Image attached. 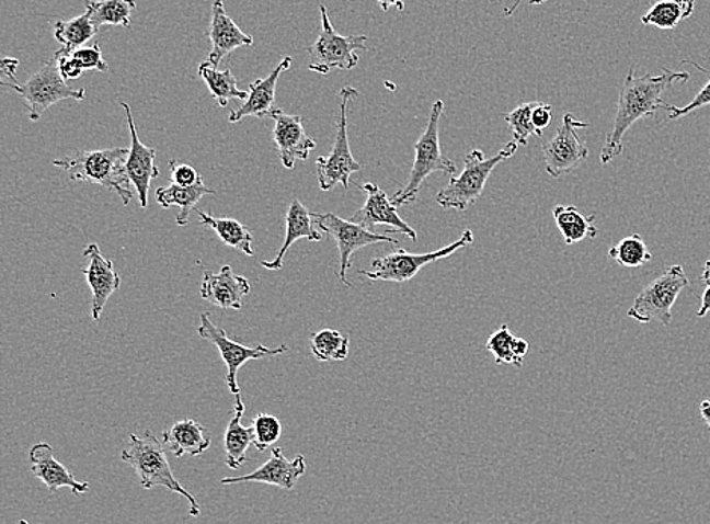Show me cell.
I'll list each match as a JSON object with an SVG mask.
<instances>
[{
  "instance_id": "obj_10",
  "label": "cell",
  "mask_w": 710,
  "mask_h": 524,
  "mask_svg": "<svg viewBox=\"0 0 710 524\" xmlns=\"http://www.w3.org/2000/svg\"><path fill=\"white\" fill-rule=\"evenodd\" d=\"M474 243L473 230H463L461 237L454 243L446 246V248L434 250L430 253H415L408 252L406 249L396 250V252L388 253L382 258H375L371 261V270H359V275L367 277L371 281H387L396 282V284H404L410 282L412 277L419 275L420 270L424 265L432 264L439 260L454 255L459 250L468 248Z\"/></svg>"
},
{
  "instance_id": "obj_23",
  "label": "cell",
  "mask_w": 710,
  "mask_h": 524,
  "mask_svg": "<svg viewBox=\"0 0 710 524\" xmlns=\"http://www.w3.org/2000/svg\"><path fill=\"white\" fill-rule=\"evenodd\" d=\"M285 221H287V232H285L284 246L279 253L275 260L261 262L264 269L273 270V272L284 267V258L296 241L304 240V238L309 241L323 240V233L317 228L312 213H309L307 206L301 204L299 198H293Z\"/></svg>"
},
{
  "instance_id": "obj_24",
  "label": "cell",
  "mask_w": 710,
  "mask_h": 524,
  "mask_svg": "<svg viewBox=\"0 0 710 524\" xmlns=\"http://www.w3.org/2000/svg\"><path fill=\"white\" fill-rule=\"evenodd\" d=\"M162 442L174 456H201L211 447V436L206 434L204 424L194 420H180L162 432Z\"/></svg>"
},
{
  "instance_id": "obj_47",
  "label": "cell",
  "mask_w": 710,
  "mask_h": 524,
  "mask_svg": "<svg viewBox=\"0 0 710 524\" xmlns=\"http://www.w3.org/2000/svg\"><path fill=\"white\" fill-rule=\"evenodd\" d=\"M522 2H523V0H515L514 5L511 7V8H507V10L505 11V15L514 14L515 11H517V8L519 7V3H522ZM546 2H547V0H530V7L542 5V3H546Z\"/></svg>"
},
{
  "instance_id": "obj_3",
  "label": "cell",
  "mask_w": 710,
  "mask_h": 524,
  "mask_svg": "<svg viewBox=\"0 0 710 524\" xmlns=\"http://www.w3.org/2000/svg\"><path fill=\"white\" fill-rule=\"evenodd\" d=\"M121 458L123 463L134 468L145 490L162 487L176 492L188 502L192 517L201 515V505L192 492L182 487L180 480L173 475L164 447L152 431H146L142 435L130 434L129 446L122 451Z\"/></svg>"
},
{
  "instance_id": "obj_41",
  "label": "cell",
  "mask_w": 710,
  "mask_h": 524,
  "mask_svg": "<svg viewBox=\"0 0 710 524\" xmlns=\"http://www.w3.org/2000/svg\"><path fill=\"white\" fill-rule=\"evenodd\" d=\"M54 58L57 59L59 75L65 81H75V79L81 78L83 69L77 59L71 57V54L58 50L55 52Z\"/></svg>"
},
{
  "instance_id": "obj_42",
  "label": "cell",
  "mask_w": 710,
  "mask_h": 524,
  "mask_svg": "<svg viewBox=\"0 0 710 524\" xmlns=\"http://www.w3.org/2000/svg\"><path fill=\"white\" fill-rule=\"evenodd\" d=\"M551 113H553L551 105L538 102L537 109H535L534 114H531V121H534V125L537 126V129L545 133V129L551 123Z\"/></svg>"
},
{
  "instance_id": "obj_7",
  "label": "cell",
  "mask_w": 710,
  "mask_h": 524,
  "mask_svg": "<svg viewBox=\"0 0 710 524\" xmlns=\"http://www.w3.org/2000/svg\"><path fill=\"white\" fill-rule=\"evenodd\" d=\"M2 86L25 99L30 106L31 122H38L55 103L66 101V99H75V101L87 99L85 90H75L67 86V81L59 75L55 58L39 67L25 83H19L15 79L10 82L2 81Z\"/></svg>"
},
{
  "instance_id": "obj_11",
  "label": "cell",
  "mask_w": 710,
  "mask_h": 524,
  "mask_svg": "<svg viewBox=\"0 0 710 524\" xmlns=\"http://www.w3.org/2000/svg\"><path fill=\"white\" fill-rule=\"evenodd\" d=\"M198 335L201 339L209 341L218 349V352L221 353V358H224L226 367H228V376H226V384H228L229 391L236 397V399H241L240 385H238L237 375L240 372V368L243 367L245 363H249L250 360H260L265 358V356H277L282 353L288 352L287 345H280V348L270 349L265 348L263 344L257 345H244L237 343L229 339L228 333L225 329L216 327L211 321V316L208 312H204L201 316V327L197 329Z\"/></svg>"
},
{
  "instance_id": "obj_48",
  "label": "cell",
  "mask_w": 710,
  "mask_h": 524,
  "mask_svg": "<svg viewBox=\"0 0 710 524\" xmlns=\"http://www.w3.org/2000/svg\"><path fill=\"white\" fill-rule=\"evenodd\" d=\"M703 281L706 284H710V260L705 264Z\"/></svg>"
},
{
  "instance_id": "obj_4",
  "label": "cell",
  "mask_w": 710,
  "mask_h": 524,
  "mask_svg": "<svg viewBox=\"0 0 710 524\" xmlns=\"http://www.w3.org/2000/svg\"><path fill=\"white\" fill-rule=\"evenodd\" d=\"M443 101H436L432 105L426 129L415 141V160L414 164H412L410 180L392 197L397 208L406 204H414L420 189L432 173L442 172L455 176L456 172H458V167L454 161L444 157L442 146H439V118L443 117Z\"/></svg>"
},
{
  "instance_id": "obj_39",
  "label": "cell",
  "mask_w": 710,
  "mask_h": 524,
  "mask_svg": "<svg viewBox=\"0 0 710 524\" xmlns=\"http://www.w3.org/2000/svg\"><path fill=\"white\" fill-rule=\"evenodd\" d=\"M708 105H710V79L706 82L703 89L698 91L691 103L686 106L666 105L665 111H668V117L672 121H678V118L686 117V115L692 114L694 111Z\"/></svg>"
},
{
  "instance_id": "obj_44",
  "label": "cell",
  "mask_w": 710,
  "mask_h": 524,
  "mask_svg": "<svg viewBox=\"0 0 710 524\" xmlns=\"http://www.w3.org/2000/svg\"><path fill=\"white\" fill-rule=\"evenodd\" d=\"M379 3V7L382 8V11L387 13L390 11V8L394 7L397 11L404 10V0H376Z\"/></svg>"
},
{
  "instance_id": "obj_27",
  "label": "cell",
  "mask_w": 710,
  "mask_h": 524,
  "mask_svg": "<svg viewBox=\"0 0 710 524\" xmlns=\"http://www.w3.org/2000/svg\"><path fill=\"white\" fill-rule=\"evenodd\" d=\"M554 221L559 232L562 233L565 244H576L585 240V238L597 237L598 229L594 226L595 216H586L577 206L574 205H558L553 208Z\"/></svg>"
},
{
  "instance_id": "obj_9",
  "label": "cell",
  "mask_w": 710,
  "mask_h": 524,
  "mask_svg": "<svg viewBox=\"0 0 710 524\" xmlns=\"http://www.w3.org/2000/svg\"><path fill=\"white\" fill-rule=\"evenodd\" d=\"M688 287L689 280L684 265H672L642 289L630 307L628 316L640 323L660 321L664 327H668L673 320L674 304L680 293Z\"/></svg>"
},
{
  "instance_id": "obj_5",
  "label": "cell",
  "mask_w": 710,
  "mask_h": 524,
  "mask_svg": "<svg viewBox=\"0 0 710 524\" xmlns=\"http://www.w3.org/2000/svg\"><path fill=\"white\" fill-rule=\"evenodd\" d=\"M518 145L515 141L507 143L505 148L500 150L493 158L483 157L480 149L471 150L463 158V170L459 176H451L448 184L442 192L436 194V202L444 209H456L467 212L468 206L476 204L482 196L488 178L494 172L500 162L509 160L517 152Z\"/></svg>"
},
{
  "instance_id": "obj_28",
  "label": "cell",
  "mask_w": 710,
  "mask_h": 524,
  "mask_svg": "<svg viewBox=\"0 0 710 524\" xmlns=\"http://www.w3.org/2000/svg\"><path fill=\"white\" fill-rule=\"evenodd\" d=\"M197 214L201 225L213 229L226 246L240 250L244 255H255V250H253V236L248 226L240 224L236 218L214 217L213 214L204 212H197Z\"/></svg>"
},
{
  "instance_id": "obj_17",
  "label": "cell",
  "mask_w": 710,
  "mask_h": 524,
  "mask_svg": "<svg viewBox=\"0 0 710 524\" xmlns=\"http://www.w3.org/2000/svg\"><path fill=\"white\" fill-rule=\"evenodd\" d=\"M122 106L125 110L126 117H128L130 133V148L125 164L126 174H128L130 184L134 185L135 192L140 198L141 208L146 209L149 204L150 184H152L154 178L160 176V169L154 166L157 150L142 145L140 138H138L137 129H135L134 117L128 103L122 102Z\"/></svg>"
},
{
  "instance_id": "obj_29",
  "label": "cell",
  "mask_w": 710,
  "mask_h": 524,
  "mask_svg": "<svg viewBox=\"0 0 710 524\" xmlns=\"http://www.w3.org/2000/svg\"><path fill=\"white\" fill-rule=\"evenodd\" d=\"M198 77L204 79L209 93L216 99L217 105L220 109H226L228 103L233 101V99L245 101L249 96L248 91L238 89L237 78L233 77L231 69L220 71L218 67H214L208 61H205L198 66Z\"/></svg>"
},
{
  "instance_id": "obj_32",
  "label": "cell",
  "mask_w": 710,
  "mask_h": 524,
  "mask_svg": "<svg viewBox=\"0 0 710 524\" xmlns=\"http://www.w3.org/2000/svg\"><path fill=\"white\" fill-rule=\"evenodd\" d=\"M486 349L488 352L493 353L495 364H513L522 368L523 361L529 352V343L515 337L507 324H502L486 341Z\"/></svg>"
},
{
  "instance_id": "obj_26",
  "label": "cell",
  "mask_w": 710,
  "mask_h": 524,
  "mask_svg": "<svg viewBox=\"0 0 710 524\" xmlns=\"http://www.w3.org/2000/svg\"><path fill=\"white\" fill-rule=\"evenodd\" d=\"M214 190L205 185L204 178L197 184L190 186H181L170 184L169 186H161L154 193L158 204L162 208H170V206H178L181 209L176 217V224L186 226L190 221V214L196 208L197 202L206 194H214Z\"/></svg>"
},
{
  "instance_id": "obj_18",
  "label": "cell",
  "mask_w": 710,
  "mask_h": 524,
  "mask_svg": "<svg viewBox=\"0 0 710 524\" xmlns=\"http://www.w3.org/2000/svg\"><path fill=\"white\" fill-rule=\"evenodd\" d=\"M83 257L89 258V267L83 269L82 273L93 293L91 317L99 323L106 301L121 288V276L114 269V262L102 255L98 244L87 246L83 249Z\"/></svg>"
},
{
  "instance_id": "obj_14",
  "label": "cell",
  "mask_w": 710,
  "mask_h": 524,
  "mask_svg": "<svg viewBox=\"0 0 710 524\" xmlns=\"http://www.w3.org/2000/svg\"><path fill=\"white\" fill-rule=\"evenodd\" d=\"M359 189L367 194V198H365L363 208L353 214L352 221L364 226L365 229L371 230V232H375L376 226L383 225L387 226V236L390 232H399L412 241L419 240L415 229H412V226L400 217L399 208L378 184L365 182V184L359 185Z\"/></svg>"
},
{
  "instance_id": "obj_15",
  "label": "cell",
  "mask_w": 710,
  "mask_h": 524,
  "mask_svg": "<svg viewBox=\"0 0 710 524\" xmlns=\"http://www.w3.org/2000/svg\"><path fill=\"white\" fill-rule=\"evenodd\" d=\"M270 117L275 122L273 140L282 166L293 170L297 161H307L311 150L316 149L317 143L305 130L304 118L300 115L287 114L279 109L273 110Z\"/></svg>"
},
{
  "instance_id": "obj_43",
  "label": "cell",
  "mask_w": 710,
  "mask_h": 524,
  "mask_svg": "<svg viewBox=\"0 0 710 524\" xmlns=\"http://www.w3.org/2000/svg\"><path fill=\"white\" fill-rule=\"evenodd\" d=\"M19 61L13 58H5L2 61V71L10 81H15V70H18Z\"/></svg>"
},
{
  "instance_id": "obj_19",
  "label": "cell",
  "mask_w": 710,
  "mask_h": 524,
  "mask_svg": "<svg viewBox=\"0 0 710 524\" xmlns=\"http://www.w3.org/2000/svg\"><path fill=\"white\" fill-rule=\"evenodd\" d=\"M208 38L211 42L208 62L214 67L220 66V62L238 47L253 46V37L244 34L226 13L224 0H214Z\"/></svg>"
},
{
  "instance_id": "obj_13",
  "label": "cell",
  "mask_w": 710,
  "mask_h": 524,
  "mask_svg": "<svg viewBox=\"0 0 710 524\" xmlns=\"http://www.w3.org/2000/svg\"><path fill=\"white\" fill-rule=\"evenodd\" d=\"M589 123L579 122L574 115H563V123L557 134L542 145L545 153L546 172L553 180L565 176L576 170L583 161L588 160L589 150L581 141L577 130L588 128Z\"/></svg>"
},
{
  "instance_id": "obj_1",
  "label": "cell",
  "mask_w": 710,
  "mask_h": 524,
  "mask_svg": "<svg viewBox=\"0 0 710 524\" xmlns=\"http://www.w3.org/2000/svg\"><path fill=\"white\" fill-rule=\"evenodd\" d=\"M689 79L691 75L688 71L669 69H665L660 77H652V75L634 77V69L630 67L628 77L622 82L612 129L606 135L605 146L602 149V164H609L615 158L620 157L625 150V135L634 123L666 109V103L662 101V94L666 90L672 89L676 83L688 82Z\"/></svg>"
},
{
  "instance_id": "obj_35",
  "label": "cell",
  "mask_w": 710,
  "mask_h": 524,
  "mask_svg": "<svg viewBox=\"0 0 710 524\" xmlns=\"http://www.w3.org/2000/svg\"><path fill=\"white\" fill-rule=\"evenodd\" d=\"M609 257L622 267L638 269L653 260L652 252L646 248L640 233L622 238L620 243L609 249Z\"/></svg>"
},
{
  "instance_id": "obj_30",
  "label": "cell",
  "mask_w": 710,
  "mask_h": 524,
  "mask_svg": "<svg viewBox=\"0 0 710 524\" xmlns=\"http://www.w3.org/2000/svg\"><path fill=\"white\" fill-rule=\"evenodd\" d=\"M87 13L91 22L98 27L102 26H130L137 2L135 0H85Z\"/></svg>"
},
{
  "instance_id": "obj_31",
  "label": "cell",
  "mask_w": 710,
  "mask_h": 524,
  "mask_svg": "<svg viewBox=\"0 0 710 524\" xmlns=\"http://www.w3.org/2000/svg\"><path fill=\"white\" fill-rule=\"evenodd\" d=\"M98 31V27L91 22L90 14L85 11V13L75 19L58 20L55 23L54 35L61 45L59 50L71 54V52L81 49L87 43L91 42Z\"/></svg>"
},
{
  "instance_id": "obj_25",
  "label": "cell",
  "mask_w": 710,
  "mask_h": 524,
  "mask_svg": "<svg viewBox=\"0 0 710 524\" xmlns=\"http://www.w3.org/2000/svg\"><path fill=\"white\" fill-rule=\"evenodd\" d=\"M244 411L245 407L243 400L237 399L232 419L229 420L228 428H226L225 431V463L226 466L232 468V470H238V468L248 463V448L255 443L252 426L245 428L241 424Z\"/></svg>"
},
{
  "instance_id": "obj_8",
  "label": "cell",
  "mask_w": 710,
  "mask_h": 524,
  "mask_svg": "<svg viewBox=\"0 0 710 524\" xmlns=\"http://www.w3.org/2000/svg\"><path fill=\"white\" fill-rule=\"evenodd\" d=\"M321 31L307 52L312 58L309 70L328 75L331 70H352L359 65L356 50H367V35H340L333 30L327 7L320 5Z\"/></svg>"
},
{
  "instance_id": "obj_22",
  "label": "cell",
  "mask_w": 710,
  "mask_h": 524,
  "mask_svg": "<svg viewBox=\"0 0 710 524\" xmlns=\"http://www.w3.org/2000/svg\"><path fill=\"white\" fill-rule=\"evenodd\" d=\"M291 57H285L267 78L250 83L248 99L240 109L229 114V123H238L245 117L263 118L265 115H270L275 110L273 105L276 101L277 82H279L280 75L291 67Z\"/></svg>"
},
{
  "instance_id": "obj_21",
  "label": "cell",
  "mask_w": 710,
  "mask_h": 524,
  "mask_svg": "<svg viewBox=\"0 0 710 524\" xmlns=\"http://www.w3.org/2000/svg\"><path fill=\"white\" fill-rule=\"evenodd\" d=\"M31 471L35 478L42 480L50 492H57L61 488H70L75 495H81L90 490L89 482L77 480L73 475L57 458L54 447L47 443L35 444L30 452Z\"/></svg>"
},
{
  "instance_id": "obj_16",
  "label": "cell",
  "mask_w": 710,
  "mask_h": 524,
  "mask_svg": "<svg viewBox=\"0 0 710 524\" xmlns=\"http://www.w3.org/2000/svg\"><path fill=\"white\" fill-rule=\"evenodd\" d=\"M305 474H307V459L304 455H297L295 459L288 460L285 458L282 447H273L272 456L267 463L256 468L255 471L237 476V478H224L220 483L221 486H232V483L260 482L291 491L295 490L297 480Z\"/></svg>"
},
{
  "instance_id": "obj_2",
  "label": "cell",
  "mask_w": 710,
  "mask_h": 524,
  "mask_svg": "<svg viewBox=\"0 0 710 524\" xmlns=\"http://www.w3.org/2000/svg\"><path fill=\"white\" fill-rule=\"evenodd\" d=\"M129 149L114 148L82 152L75 150L70 157L55 160L54 166L66 170L71 181L89 182L108 189L122 198L123 205H129L134 192L126 174V160Z\"/></svg>"
},
{
  "instance_id": "obj_45",
  "label": "cell",
  "mask_w": 710,
  "mask_h": 524,
  "mask_svg": "<svg viewBox=\"0 0 710 524\" xmlns=\"http://www.w3.org/2000/svg\"><path fill=\"white\" fill-rule=\"evenodd\" d=\"M708 312H710V284H708L703 296H701V307L698 309L697 317H705Z\"/></svg>"
},
{
  "instance_id": "obj_46",
  "label": "cell",
  "mask_w": 710,
  "mask_h": 524,
  "mask_svg": "<svg viewBox=\"0 0 710 524\" xmlns=\"http://www.w3.org/2000/svg\"><path fill=\"white\" fill-rule=\"evenodd\" d=\"M700 415L706 423V426L710 429V399L703 400L700 405Z\"/></svg>"
},
{
  "instance_id": "obj_38",
  "label": "cell",
  "mask_w": 710,
  "mask_h": 524,
  "mask_svg": "<svg viewBox=\"0 0 710 524\" xmlns=\"http://www.w3.org/2000/svg\"><path fill=\"white\" fill-rule=\"evenodd\" d=\"M71 57L77 59L79 65H81L83 71L85 70H99V71H108L110 67L106 65L105 59H103L102 49L99 45H93L90 47H81L71 52Z\"/></svg>"
},
{
  "instance_id": "obj_34",
  "label": "cell",
  "mask_w": 710,
  "mask_h": 524,
  "mask_svg": "<svg viewBox=\"0 0 710 524\" xmlns=\"http://www.w3.org/2000/svg\"><path fill=\"white\" fill-rule=\"evenodd\" d=\"M348 344L351 340L333 329H323V331L312 333L311 351L317 360L323 361H344L348 356Z\"/></svg>"
},
{
  "instance_id": "obj_37",
  "label": "cell",
  "mask_w": 710,
  "mask_h": 524,
  "mask_svg": "<svg viewBox=\"0 0 710 524\" xmlns=\"http://www.w3.org/2000/svg\"><path fill=\"white\" fill-rule=\"evenodd\" d=\"M253 436H255V447L260 452L267 451L273 444L279 442L282 435V424L277 417L261 412L252 420Z\"/></svg>"
},
{
  "instance_id": "obj_12",
  "label": "cell",
  "mask_w": 710,
  "mask_h": 524,
  "mask_svg": "<svg viewBox=\"0 0 710 524\" xmlns=\"http://www.w3.org/2000/svg\"><path fill=\"white\" fill-rule=\"evenodd\" d=\"M312 217H314L317 228L331 236L339 246V280L346 287H352L351 282L347 281V270L352 267V255L356 250L379 243L399 244L396 238H391L387 233L382 236V233L371 232V230L365 229L364 226L352 220H344V218L333 213L312 214Z\"/></svg>"
},
{
  "instance_id": "obj_36",
  "label": "cell",
  "mask_w": 710,
  "mask_h": 524,
  "mask_svg": "<svg viewBox=\"0 0 710 524\" xmlns=\"http://www.w3.org/2000/svg\"><path fill=\"white\" fill-rule=\"evenodd\" d=\"M538 102H527L518 105L517 109L505 114V121L513 130L514 141L517 145L526 146L530 137H542V130L537 129L531 121V114L537 109Z\"/></svg>"
},
{
  "instance_id": "obj_20",
  "label": "cell",
  "mask_w": 710,
  "mask_h": 524,
  "mask_svg": "<svg viewBox=\"0 0 710 524\" xmlns=\"http://www.w3.org/2000/svg\"><path fill=\"white\" fill-rule=\"evenodd\" d=\"M250 293L248 277L238 276L231 265H224L220 272H205L202 281V299L221 309L243 308V299Z\"/></svg>"
},
{
  "instance_id": "obj_6",
  "label": "cell",
  "mask_w": 710,
  "mask_h": 524,
  "mask_svg": "<svg viewBox=\"0 0 710 524\" xmlns=\"http://www.w3.org/2000/svg\"><path fill=\"white\" fill-rule=\"evenodd\" d=\"M340 115L336 118V134L328 157L317 158V174L321 192H329L335 185L351 186L353 173L359 172L360 164L353 158L347 134V109L353 99L358 98V90L351 86L340 91Z\"/></svg>"
},
{
  "instance_id": "obj_33",
  "label": "cell",
  "mask_w": 710,
  "mask_h": 524,
  "mask_svg": "<svg viewBox=\"0 0 710 524\" xmlns=\"http://www.w3.org/2000/svg\"><path fill=\"white\" fill-rule=\"evenodd\" d=\"M696 10V0H660L642 15L644 25H653L660 30H674L682 20L691 18Z\"/></svg>"
},
{
  "instance_id": "obj_40",
  "label": "cell",
  "mask_w": 710,
  "mask_h": 524,
  "mask_svg": "<svg viewBox=\"0 0 710 524\" xmlns=\"http://www.w3.org/2000/svg\"><path fill=\"white\" fill-rule=\"evenodd\" d=\"M170 169H172V184L190 186L201 181L202 176L197 170L186 164V162L172 160L170 161Z\"/></svg>"
},
{
  "instance_id": "obj_49",
  "label": "cell",
  "mask_w": 710,
  "mask_h": 524,
  "mask_svg": "<svg viewBox=\"0 0 710 524\" xmlns=\"http://www.w3.org/2000/svg\"><path fill=\"white\" fill-rule=\"evenodd\" d=\"M20 524H31V523L26 522V520H20Z\"/></svg>"
}]
</instances>
